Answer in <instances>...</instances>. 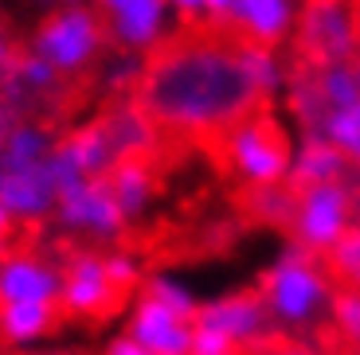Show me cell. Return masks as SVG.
Here are the masks:
<instances>
[{
	"instance_id": "obj_35",
	"label": "cell",
	"mask_w": 360,
	"mask_h": 355,
	"mask_svg": "<svg viewBox=\"0 0 360 355\" xmlns=\"http://www.w3.org/2000/svg\"><path fill=\"white\" fill-rule=\"evenodd\" d=\"M352 71H356V86H360V51L352 55Z\"/></svg>"
},
{
	"instance_id": "obj_2",
	"label": "cell",
	"mask_w": 360,
	"mask_h": 355,
	"mask_svg": "<svg viewBox=\"0 0 360 355\" xmlns=\"http://www.w3.org/2000/svg\"><path fill=\"white\" fill-rule=\"evenodd\" d=\"M333 274L321 266V254L290 242L278 262L259 277V297L266 304L274 328L306 332L317 328L333 309Z\"/></svg>"
},
{
	"instance_id": "obj_20",
	"label": "cell",
	"mask_w": 360,
	"mask_h": 355,
	"mask_svg": "<svg viewBox=\"0 0 360 355\" xmlns=\"http://www.w3.org/2000/svg\"><path fill=\"white\" fill-rule=\"evenodd\" d=\"M63 145L71 149V156L79 160L82 176H106L117 164V152H114V145H110L102 121H90V125H82V129H75L71 137H63Z\"/></svg>"
},
{
	"instance_id": "obj_18",
	"label": "cell",
	"mask_w": 360,
	"mask_h": 355,
	"mask_svg": "<svg viewBox=\"0 0 360 355\" xmlns=\"http://www.w3.org/2000/svg\"><path fill=\"white\" fill-rule=\"evenodd\" d=\"M55 304H0V340L24 347L36 344L51 332L55 324Z\"/></svg>"
},
{
	"instance_id": "obj_32",
	"label": "cell",
	"mask_w": 360,
	"mask_h": 355,
	"mask_svg": "<svg viewBox=\"0 0 360 355\" xmlns=\"http://www.w3.org/2000/svg\"><path fill=\"white\" fill-rule=\"evenodd\" d=\"M20 117H16V109L8 106V102L0 98V149H4V141H8V133H12V125H16Z\"/></svg>"
},
{
	"instance_id": "obj_28",
	"label": "cell",
	"mask_w": 360,
	"mask_h": 355,
	"mask_svg": "<svg viewBox=\"0 0 360 355\" xmlns=\"http://www.w3.org/2000/svg\"><path fill=\"white\" fill-rule=\"evenodd\" d=\"M172 16H176V24L184 27H200L207 16V0H169Z\"/></svg>"
},
{
	"instance_id": "obj_24",
	"label": "cell",
	"mask_w": 360,
	"mask_h": 355,
	"mask_svg": "<svg viewBox=\"0 0 360 355\" xmlns=\"http://www.w3.org/2000/svg\"><path fill=\"white\" fill-rule=\"evenodd\" d=\"M141 297L145 301H153V304H161V309H169V312H176V316H184V320H196V312H200V301L192 297V289L184 281H176L172 274L145 277Z\"/></svg>"
},
{
	"instance_id": "obj_22",
	"label": "cell",
	"mask_w": 360,
	"mask_h": 355,
	"mask_svg": "<svg viewBox=\"0 0 360 355\" xmlns=\"http://www.w3.org/2000/svg\"><path fill=\"white\" fill-rule=\"evenodd\" d=\"M51 149H55V141L44 125L16 121L8 141H4V149H0V164H44L51 156Z\"/></svg>"
},
{
	"instance_id": "obj_12",
	"label": "cell",
	"mask_w": 360,
	"mask_h": 355,
	"mask_svg": "<svg viewBox=\"0 0 360 355\" xmlns=\"http://www.w3.org/2000/svg\"><path fill=\"white\" fill-rule=\"evenodd\" d=\"M63 269L32 254H8L0 262V304H59Z\"/></svg>"
},
{
	"instance_id": "obj_15",
	"label": "cell",
	"mask_w": 360,
	"mask_h": 355,
	"mask_svg": "<svg viewBox=\"0 0 360 355\" xmlns=\"http://www.w3.org/2000/svg\"><path fill=\"white\" fill-rule=\"evenodd\" d=\"M349 160L333 149L317 133H306L302 141L294 145V156H290V180L286 184L294 187H314V184H333V180H345L349 176Z\"/></svg>"
},
{
	"instance_id": "obj_8",
	"label": "cell",
	"mask_w": 360,
	"mask_h": 355,
	"mask_svg": "<svg viewBox=\"0 0 360 355\" xmlns=\"http://www.w3.org/2000/svg\"><path fill=\"white\" fill-rule=\"evenodd\" d=\"M55 219H59L63 231L82 234L90 242H114L126 231V215L117 207L106 176H90L82 184L67 187L59 203H55Z\"/></svg>"
},
{
	"instance_id": "obj_13",
	"label": "cell",
	"mask_w": 360,
	"mask_h": 355,
	"mask_svg": "<svg viewBox=\"0 0 360 355\" xmlns=\"http://www.w3.org/2000/svg\"><path fill=\"white\" fill-rule=\"evenodd\" d=\"M117 301V289L106 277V257L102 254H75L63 269V293L59 304L75 316H98Z\"/></svg>"
},
{
	"instance_id": "obj_21",
	"label": "cell",
	"mask_w": 360,
	"mask_h": 355,
	"mask_svg": "<svg viewBox=\"0 0 360 355\" xmlns=\"http://www.w3.org/2000/svg\"><path fill=\"white\" fill-rule=\"evenodd\" d=\"M314 133L325 137V141L349 160L352 168H360V98L349 102V106L325 109V117L317 121Z\"/></svg>"
},
{
	"instance_id": "obj_10",
	"label": "cell",
	"mask_w": 360,
	"mask_h": 355,
	"mask_svg": "<svg viewBox=\"0 0 360 355\" xmlns=\"http://www.w3.org/2000/svg\"><path fill=\"white\" fill-rule=\"evenodd\" d=\"M0 203L16 222H39L55 215L59 187L44 164H0Z\"/></svg>"
},
{
	"instance_id": "obj_11",
	"label": "cell",
	"mask_w": 360,
	"mask_h": 355,
	"mask_svg": "<svg viewBox=\"0 0 360 355\" xmlns=\"http://www.w3.org/2000/svg\"><path fill=\"white\" fill-rule=\"evenodd\" d=\"M297 12H302V0H235L231 32L243 43L278 47L282 51V43L294 39Z\"/></svg>"
},
{
	"instance_id": "obj_1",
	"label": "cell",
	"mask_w": 360,
	"mask_h": 355,
	"mask_svg": "<svg viewBox=\"0 0 360 355\" xmlns=\"http://www.w3.org/2000/svg\"><path fill=\"white\" fill-rule=\"evenodd\" d=\"M134 102L157 129L176 137H224L262 106L239 59V39H227L224 32L165 39L145 59Z\"/></svg>"
},
{
	"instance_id": "obj_36",
	"label": "cell",
	"mask_w": 360,
	"mask_h": 355,
	"mask_svg": "<svg viewBox=\"0 0 360 355\" xmlns=\"http://www.w3.org/2000/svg\"><path fill=\"white\" fill-rule=\"evenodd\" d=\"M44 355H67V351H44Z\"/></svg>"
},
{
	"instance_id": "obj_9",
	"label": "cell",
	"mask_w": 360,
	"mask_h": 355,
	"mask_svg": "<svg viewBox=\"0 0 360 355\" xmlns=\"http://www.w3.org/2000/svg\"><path fill=\"white\" fill-rule=\"evenodd\" d=\"M192 324L204 328V332H216L219 340H227L231 351L262 344V340L274 332V320H270L259 289H255V293H227V297H219V301L200 304Z\"/></svg>"
},
{
	"instance_id": "obj_4",
	"label": "cell",
	"mask_w": 360,
	"mask_h": 355,
	"mask_svg": "<svg viewBox=\"0 0 360 355\" xmlns=\"http://www.w3.org/2000/svg\"><path fill=\"white\" fill-rule=\"evenodd\" d=\"M102 47H106V24H102L98 8L67 4L36 27L27 51H36L47 67H55L59 79H75L98 62Z\"/></svg>"
},
{
	"instance_id": "obj_17",
	"label": "cell",
	"mask_w": 360,
	"mask_h": 355,
	"mask_svg": "<svg viewBox=\"0 0 360 355\" xmlns=\"http://www.w3.org/2000/svg\"><path fill=\"white\" fill-rule=\"evenodd\" d=\"M106 184H110V192H114L122 215H126V222L141 219V215L149 211V203H153V196H157V176H153V168H149L145 156L117 160L114 168L106 172Z\"/></svg>"
},
{
	"instance_id": "obj_7",
	"label": "cell",
	"mask_w": 360,
	"mask_h": 355,
	"mask_svg": "<svg viewBox=\"0 0 360 355\" xmlns=\"http://www.w3.org/2000/svg\"><path fill=\"white\" fill-rule=\"evenodd\" d=\"M102 24H106V39L117 51L129 55H149L172 39V16L169 0H94Z\"/></svg>"
},
{
	"instance_id": "obj_3",
	"label": "cell",
	"mask_w": 360,
	"mask_h": 355,
	"mask_svg": "<svg viewBox=\"0 0 360 355\" xmlns=\"http://www.w3.org/2000/svg\"><path fill=\"white\" fill-rule=\"evenodd\" d=\"M224 164L231 168V176L247 187H270L290 180V145L286 129L270 114H251L239 125H231L224 137Z\"/></svg>"
},
{
	"instance_id": "obj_27",
	"label": "cell",
	"mask_w": 360,
	"mask_h": 355,
	"mask_svg": "<svg viewBox=\"0 0 360 355\" xmlns=\"http://www.w3.org/2000/svg\"><path fill=\"white\" fill-rule=\"evenodd\" d=\"M106 277L117 293H122V289H134L137 281H145L141 262H137L134 254H122V250H117V254H106Z\"/></svg>"
},
{
	"instance_id": "obj_37",
	"label": "cell",
	"mask_w": 360,
	"mask_h": 355,
	"mask_svg": "<svg viewBox=\"0 0 360 355\" xmlns=\"http://www.w3.org/2000/svg\"><path fill=\"white\" fill-rule=\"evenodd\" d=\"M356 289H360V281H356Z\"/></svg>"
},
{
	"instance_id": "obj_5",
	"label": "cell",
	"mask_w": 360,
	"mask_h": 355,
	"mask_svg": "<svg viewBox=\"0 0 360 355\" xmlns=\"http://www.w3.org/2000/svg\"><path fill=\"white\" fill-rule=\"evenodd\" d=\"M290 43L306 67L345 62L360 51V8L356 0H302Z\"/></svg>"
},
{
	"instance_id": "obj_29",
	"label": "cell",
	"mask_w": 360,
	"mask_h": 355,
	"mask_svg": "<svg viewBox=\"0 0 360 355\" xmlns=\"http://www.w3.org/2000/svg\"><path fill=\"white\" fill-rule=\"evenodd\" d=\"M231 12H235V0H207L204 27L207 32H231Z\"/></svg>"
},
{
	"instance_id": "obj_19",
	"label": "cell",
	"mask_w": 360,
	"mask_h": 355,
	"mask_svg": "<svg viewBox=\"0 0 360 355\" xmlns=\"http://www.w3.org/2000/svg\"><path fill=\"white\" fill-rule=\"evenodd\" d=\"M239 59H243V71L251 79V86L259 90V98L270 102L274 94H282L290 82L286 62H282L278 47H259V43H243L239 39Z\"/></svg>"
},
{
	"instance_id": "obj_33",
	"label": "cell",
	"mask_w": 360,
	"mask_h": 355,
	"mask_svg": "<svg viewBox=\"0 0 360 355\" xmlns=\"http://www.w3.org/2000/svg\"><path fill=\"white\" fill-rule=\"evenodd\" d=\"M270 355H317V351H309V347H302V344H286V347H274Z\"/></svg>"
},
{
	"instance_id": "obj_26",
	"label": "cell",
	"mask_w": 360,
	"mask_h": 355,
	"mask_svg": "<svg viewBox=\"0 0 360 355\" xmlns=\"http://www.w3.org/2000/svg\"><path fill=\"white\" fill-rule=\"evenodd\" d=\"M329 320H333L337 336L345 344H356L360 347V289L356 285H345L333 293V309H329Z\"/></svg>"
},
{
	"instance_id": "obj_31",
	"label": "cell",
	"mask_w": 360,
	"mask_h": 355,
	"mask_svg": "<svg viewBox=\"0 0 360 355\" xmlns=\"http://www.w3.org/2000/svg\"><path fill=\"white\" fill-rule=\"evenodd\" d=\"M106 355H153V351H149V347H141L134 336H117L114 344L106 347Z\"/></svg>"
},
{
	"instance_id": "obj_25",
	"label": "cell",
	"mask_w": 360,
	"mask_h": 355,
	"mask_svg": "<svg viewBox=\"0 0 360 355\" xmlns=\"http://www.w3.org/2000/svg\"><path fill=\"white\" fill-rule=\"evenodd\" d=\"M294 199H297V192L290 184H270V187H251L247 207H251V215L259 222L290 227V219H294Z\"/></svg>"
},
{
	"instance_id": "obj_30",
	"label": "cell",
	"mask_w": 360,
	"mask_h": 355,
	"mask_svg": "<svg viewBox=\"0 0 360 355\" xmlns=\"http://www.w3.org/2000/svg\"><path fill=\"white\" fill-rule=\"evenodd\" d=\"M12 62H16V47H12L8 27H4V20H0V79L12 71Z\"/></svg>"
},
{
	"instance_id": "obj_14",
	"label": "cell",
	"mask_w": 360,
	"mask_h": 355,
	"mask_svg": "<svg viewBox=\"0 0 360 355\" xmlns=\"http://www.w3.org/2000/svg\"><path fill=\"white\" fill-rule=\"evenodd\" d=\"M126 336H134L137 344L149 347L153 355H192V336H196V324L141 297V301L134 304V312H129Z\"/></svg>"
},
{
	"instance_id": "obj_16",
	"label": "cell",
	"mask_w": 360,
	"mask_h": 355,
	"mask_svg": "<svg viewBox=\"0 0 360 355\" xmlns=\"http://www.w3.org/2000/svg\"><path fill=\"white\" fill-rule=\"evenodd\" d=\"M98 121H102V129H106L110 145H114L117 160L149 156V152L157 149V125L137 102H122V106H114L110 114H102Z\"/></svg>"
},
{
	"instance_id": "obj_6",
	"label": "cell",
	"mask_w": 360,
	"mask_h": 355,
	"mask_svg": "<svg viewBox=\"0 0 360 355\" xmlns=\"http://www.w3.org/2000/svg\"><path fill=\"white\" fill-rule=\"evenodd\" d=\"M352 227H356V196H352L349 180L297 187L294 219H290L297 246L314 250V254H329Z\"/></svg>"
},
{
	"instance_id": "obj_23",
	"label": "cell",
	"mask_w": 360,
	"mask_h": 355,
	"mask_svg": "<svg viewBox=\"0 0 360 355\" xmlns=\"http://www.w3.org/2000/svg\"><path fill=\"white\" fill-rule=\"evenodd\" d=\"M309 74H314V86H317V94H321L325 109L349 106V102H356V98H360V86H356V71H352V59L309 67Z\"/></svg>"
},
{
	"instance_id": "obj_34",
	"label": "cell",
	"mask_w": 360,
	"mask_h": 355,
	"mask_svg": "<svg viewBox=\"0 0 360 355\" xmlns=\"http://www.w3.org/2000/svg\"><path fill=\"white\" fill-rule=\"evenodd\" d=\"M12 222H16V219H12V215H8V207L0 203V239H8V231H12Z\"/></svg>"
}]
</instances>
